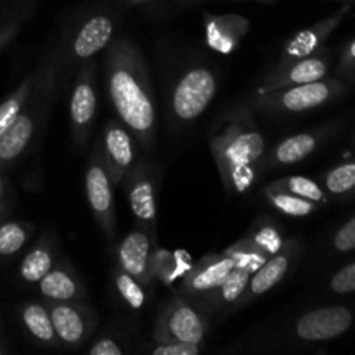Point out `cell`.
Masks as SVG:
<instances>
[{"label":"cell","mask_w":355,"mask_h":355,"mask_svg":"<svg viewBox=\"0 0 355 355\" xmlns=\"http://www.w3.org/2000/svg\"><path fill=\"white\" fill-rule=\"evenodd\" d=\"M106 94L116 118L144 149L156 139V104L148 62L130 37H118L104 58Z\"/></svg>","instance_id":"obj_1"},{"label":"cell","mask_w":355,"mask_h":355,"mask_svg":"<svg viewBox=\"0 0 355 355\" xmlns=\"http://www.w3.org/2000/svg\"><path fill=\"white\" fill-rule=\"evenodd\" d=\"M266 139L248 107L229 110L210 135V149L222 184L231 194H246L255 184L266 156Z\"/></svg>","instance_id":"obj_2"},{"label":"cell","mask_w":355,"mask_h":355,"mask_svg":"<svg viewBox=\"0 0 355 355\" xmlns=\"http://www.w3.org/2000/svg\"><path fill=\"white\" fill-rule=\"evenodd\" d=\"M58 76V58L52 59L51 62H45L37 71L33 90H31L23 111L17 114L14 123L0 135V170L9 168L28 151L31 141L40 130V125L47 116Z\"/></svg>","instance_id":"obj_3"},{"label":"cell","mask_w":355,"mask_h":355,"mask_svg":"<svg viewBox=\"0 0 355 355\" xmlns=\"http://www.w3.org/2000/svg\"><path fill=\"white\" fill-rule=\"evenodd\" d=\"M217 94V76L208 66H193L187 69L172 90L170 110L180 123L198 120Z\"/></svg>","instance_id":"obj_4"},{"label":"cell","mask_w":355,"mask_h":355,"mask_svg":"<svg viewBox=\"0 0 355 355\" xmlns=\"http://www.w3.org/2000/svg\"><path fill=\"white\" fill-rule=\"evenodd\" d=\"M208 335V322L194 302L186 300L182 295L172 298L158 315L153 331L155 343L177 340L186 343H200Z\"/></svg>","instance_id":"obj_5"},{"label":"cell","mask_w":355,"mask_h":355,"mask_svg":"<svg viewBox=\"0 0 355 355\" xmlns=\"http://www.w3.org/2000/svg\"><path fill=\"white\" fill-rule=\"evenodd\" d=\"M331 96V87L322 80L302 85L286 87V89L270 90V92H255L253 106L267 114L304 113L322 106Z\"/></svg>","instance_id":"obj_6"},{"label":"cell","mask_w":355,"mask_h":355,"mask_svg":"<svg viewBox=\"0 0 355 355\" xmlns=\"http://www.w3.org/2000/svg\"><path fill=\"white\" fill-rule=\"evenodd\" d=\"M113 182L101 151H94L85 172V193L90 211L107 238L116 232V208H114Z\"/></svg>","instance_id":"obj_7"},{"label":"cell","mask_w":355,"mask_h":355,"mask_svg":"<svg viewBox=\"0 0 355 355\" xmlns=\"http://www.w3.org/2000/svg\"><path fill=\"white\" fill-rule=\"evenodd\" d=\"M97 111L96 66L87 61L80 68L69 96V123H71L73 142L76 148H83L90 137L92 123Z\"/></svg>","instance_id":"obj_8"},{"label":"cell","mask_w":355,"mask_h":355,"mask_svg":"<svg viewBox=\"0 0 355 355\" xmlns=\"http://www.w3.org/2000/svg\"><path fill=\"white\" fill-rule=\"evenodd\" d=\"M45 304L61 345L76 349L90 338L97 326V318L92 309L87 307L83 302L45 300Z\"/></svg>","instance_id":"obj_9"},{"label":"cell","mask_w":355,"mask_h":355,"mask_svg":"<svg viewBox=\"0 0 355 355\" xmlns=\"http://www.w3.org/2000/svg\"><path fill=\"white\" fill-rule=\"evenodd\" d=\"M156 172L148 163H135L125 177L128 207L137 225L156 234Z\"/></svg>","instance_id":"obj_10"},{"label":"cell","mask_w":355,"mask_h":355,"mask_svg":"<svg viewBox=\"0 0 355 355\" xmlns=\"http://www.w3.org/2000/svg\"><path fill=\"white\" fill-rule=\"evenodd\" d=\"M155 236L137 225L116 246V263L121 270L134 276L146 288L151 286L155 277L151 272V255L155 250Z\"/></svg>","instance_id":"obj_11"},{"label":"cell","mask_w":355,"mask_h":355,"mask_svg":"<svg viewBox=\"0 0 355 355\" xmlns=\"http://www.w3.org/2000/svg\"><path fill=\"white\" fill-rule=\"evenodd\" d=\"M101 156L110 172L113 186L125 180L135 165V139L120 120H113L104 127Z\"/></svg>","instance_id":"obj_12"},{"label":"cell","mask_w":355,"mask_h":355,"mask_svg":"<svg viewBox=\"0 0 355 355\" xmlns=\"http://www.w3.org/2000/svg\"><path fill=\"white\" fill-rule=\"evenodd\" d=\"M114 35V19L110 12L90 14L75 31L69 45L73 62H87L90 58L107 49Z\"/></svg>","instance_id":"obj_13"},{"label":"cell","mask_w":355,"mask_h":355,"mask_svg":"<svg viewBox=\"0 0 355 355\" xmlns=\"http://www.w3.org/2000/svg\"><path fill=\"white\" fill-rule=\"evenodd\" d=\"M232 269L234 263L224 252L210 253L194 263L189 272L180 279V293L196 302L198 298L215 290Z\"/></svg>","instance_id":"obj_14"},{"label":"cell","mask_w":355,"mask_h":355,"mask_svg":"<svg viewBox=\"0 0 355 355\" xmlns=\"http://www.w3.org/2000/svg\"><path fill=\"white\" fill-rule=\"evenodd\" d=\"M352 314L345 307L315 309L302 315L295 324V333L304 342H326L349 331Z\"/></svg>","instance_id":"obj_15"},{"label":"cell","mask_w":355,"mask_h":355,"mask_svg":"<svg viewBox=\"0 0 355 355\" xmlns=\"http://www.w3.org/2000/svg\"><path fill=\"white\" fill-rule=\"evenodd\" d=\"M248 28V19L238 14H207L203 17L205 42L218 54H232L243 37H246Z\"/></svg>","instance_id":"obj_16"},{"label":"cell","mask_w":355,"mask_h":355,"mask_svg":"<svg viewBox=\"0 0 355 355\" xmlns=\"http://www.w3.org/2000/svg\"><path fill=\"white\" fill-rule=\"evenodd\" d=\"M326 73H328V64L324 59L309 55V58L277 66L270 75H267L257 92H270V90L286 89V87L302 85V83L318 82L324 78Z\"/></svg>","instance_id":"obj_17"},{"label":"cell","mask_w":355,"mask_h":355,"mask_svg":"<svg viewBox=\"0 0 355 355\" xmlns=\"http://www.w3.org/2000/svg\"><path fill=\"white\" fill-rule=\"evenodd\" d=\"M40 295L47 302H85L87 291L78 272L64 260L55 266L38 283Z\"/></svg>","instance_id":"obj_18"},{"label":"cell","mask_w":355,"mask_h":355,"mask_svg":"<svg viewBox=\"0 0 355 355\" xmlns=\"http://www.w3.org/2000/svg\"><path fill=\"white\" fill-rule=\"evenodd\" d=\"M295 259H297V243L286 241L279 253L270 257L255 274H252L248 290H246L245 304L253 300V298L262 297L267 291L274 290L290 274Z\"/></svg>","instance_id":"obj_19"},{"label":"cell","mask_w":355,"mask_h":355,"mask_svg":"<svg viewBox=\"0 0 355 355\" xmlns=\"http://www.w3.org/2000/svg\"><path fill=\"white\" fill-rule=\"evenodd\" d=\"M250 277H252V274H248L246 270L236 269L234 267V269L229 272V276L225 277L215 290H211L210 293L198 298L194 304H196L201 311L207 312V314L231 311L236 305L245 304Z\"/></svg>","instance_id":"obj_20"},{"label":"cell","mask_w":355,"mask_h":355,"mask_svg":"<svg viewBox=\"0 0 355 355\" xmlns=\"http://www.w3.org/2000/svg\"><path fill=\"white\" fill-rule=\"evenodd\" d=\"M58 262V243L47 232L37 241V245L23 257L19 263V277L28 284H38L42 277Z\"/></svg>","instance_id":"obj_21"},{"label":"cell","mask_w":355,"mask_h":355,"mask_svg":"<svg viewBox=\"0 0 355 355\" xmlns=\"http://www.w3.org/2000/svg\"><path fill=\"white\" fill-rule=\"evenodd\" d=\"M318 148V137L314 134L291 135V137L281 141L272 151L269 153L267 158H263V168H279V166L295 165L300 163Z\"/></svg>","instance_id":"obj_22"},{"label":"cell","mask_w":355,"mask_h":355,"mask_svg":"<svg viewBox=\"0 0 355 355\" xmlns=\"http://www.w3.org/2000/svg\"><path fill=\"white\" fill-rule=\"evenodd\" d=\"M19 319L23 322V328L28 335L44 347H58L61 345L55 335L54 324H52L51 314H49L47 304L40 302H28L19 309Z\"/></svg>","instance_id":"obj_23"},{"label":"cell","mask_w":355,"mask_h":355,"mask_svg":"<svg viewBox=\"0 0 355 355\" xmlns=\"http://www.w3.org/2000/svg\"><path fill=\"white\" fill-rule=\"evenodd\" d=\"M191 255L184 250L168 252V250L156 248L151 255V272L153 277L162 281L166 286H173L179 279H182L193 267Z\"/></svg>","instance_id":"obj_24"},{"label":"cell","mask_w":355,"mask_h":355,"mask_svg":"<svg viewBox=\"0 0 355 355\" xmlns=\"http://www.w3.org/2000/svg\"><path fill=\"white\" fill-rule=\"evenodd\" d=\"M245 236L255 248L266 253L267 257H274L276 253H279L283 250L284 243H286L279 225L269 217L257 218L255 224L252 225V229Z\"/></svg>","instance_id":"obj_25"},{"label":"cell","mask_w":355,"mask_h":355,"mask_svg":"<svg viewBox=\"0 0 355 355\" xmlns=\"http://www.w3.org/2000/svg\"><path fill=\"white\" fill-rule=\"evenodd\" d=\"M326 33V26L318 28H307V30L300 31V33L295 35L293 38L284 44L283 47V54H281L279 64H288V62H293L297 59H304L309 58V55L314 54L318 51V47L321 45L322 38H324Z\"/></svg>","instance_id":"obj_26"},{"label":"cell","mask_w":355,"mask_h":355,"mask_svg":"<svg viewBox=\"0 0 355 355\" xmlns=\"http://www.w3.org/2000/svg\"><path fill=\"white\" fill-rule=\"evenodd\" d=\"M35 80H37V73L28 75L26 78H23V82L16 87V90L0 103V135L14 123L17 114L23 111L24 104H26L31 90H33Z\"/></svg>","instance_id":"obj_27"},{"label":"cell","mask_w":355,"mask_h":355,"mask_svg":"<svg viewBox=\"0 0 355 355\" xmlns=\"http://www.w3.org/2000/svg\"><path fill=\"white\" fill-rule=\"evenodd\" d=\"M263 194L269 200L270 207H274L277 211L288 215V217H307V215L314 211V203L312 201L304 200V198L297 196L293 193H288L284 189L267 186Z\"/></svg>","instance_id":"obj_28"},{"label":"cell","mask_w":355,"mask_h":355,"mask_svg":"<svg viewBox=\"0 0 355 355\" xmlns=\"http://www.w3.org/2000/svg\"><path fill=\"white\" fill-rule=\"evenodd\" d=\"M224 253L232 260L236 269L246 270L248 274H255L257 270L270 259L266 253L260 252L259 248H255V246L246 239V236H243V238L238 239L234 245H231L227 250H224Z\"/></svg>","instance_id":"obj_29"},{"label":"cell","mask_w":355,"mask_h":355,"mask_svg":"<svg viewBox=\"0 0 355 355\" xmlns=\"http://www.w3.org/2000/svg\"><path fill=\"white\" fill-rule=\"evenodd\" d=\"M31 227L24 222H0V259H10L26 246Z\"/></svg>","instance_id":"obj_30"},{"label":"cell","mask_w":355,"mask_h":355,"mask_svg":"<svg viewBox=\"0 0 355 355\" xmlns=\"http://www.w3.org/2000/svg\"><path fill=\"white\" fill-rule=\"evenodd\" d=\"M113 277H114V286H116V291L121 297V300H123L132 311H141L146 304L144 284L139 283L134 276H130L128 272L121 270L120 267L114 270Z\"/></svg>","instance_id":"obj_31"},{"label":"cell","mask_w":355,"mask_h":355,"mask_svg":"<svg viewBox=\"0 0 355 355\" xmlns=\"http://www.w3.org/2000/svg\"><path fill=\"white\" fill-rule=\"evenodd\" d=\"M269 186L297 194V196L312 201V203L324 201V193H322L321 187H319L314 180L307 179V177H302V175L286 177V179L274 180V182L269 184Z\"/></svg>","instance_id":"obj_32"},{"label":"cell","mask_w":355,"mask_h":355,"mask_svg":"<svg viewBox=\"0 0 355 355\" xmlns=\"http://www.w3.org/2000/svg\"><path fill=\"white\" fill-rule=\"evenodd\" d=\"M326 187L333 194H343L355 187V163L336 166L326 175Z\"/></svg>","instance_id":"obj_33"},{"label":"cell","mask_w":355,"mask_h":355,"mask_svg":"<svg viewBox=\"0 0 355 355\" xmlns=\"http://www.w3.org/2000/svg\"><path fill=\"white\" fill-rule=\"evenodd\" d=\"M153 355H198L201 354L200 343H186L177 340H166V342L155 343L151 349Z\"/></svg>","instance_id":"obj_34"},{"label":"cell","mask_w":355,"mask_h":355,"mask_svg":"<svg viewBox=\"0 0 355 355\" xmlns=\"http://www.w3.org/2000/svg\"><path fill=\"white\" fill-rule=\"evenodd\" d=\"M331 290L335 293H352L355 291V262L343 267L331 279Z\"/></svg>","instance_id":"obj_35"},{"label":"cell","mask_w":355,"mask_h":355,"mask_svg":"<svg viewBox=\"0 0 355 355\" xmlns=\"http://www.w3.org/2000/svg\"><path fill=\"white\" fill-rule=\"evenodd\" d=\"M335 248L340 252H350L355 248V217L336 232Z\"/></svg>","instance_id":"obj_36"},{"label":"cell","mask_w":355,"mask_h":355,"mask_svg":"<svg viewBox=\"0 0 355 355\" xmlns=\"http://www.w3.org/2000/svg\"><path fill=\"white\" fill-rule=\"evenodd\" d=\"M90 355H123L120 343L111 336H101L89 347Z\"/></svg>","instance_id":"obj_37"},{"label":"cell","mask_w":355,"mask_h":355,"mask_svg":"<svg viewBox=\"0 0 355 355\" xmlns=\"http://www.w3.org/2000/svg\"><path fill=\"white\" fill-rule=\"evenodd\" d=\"M21 28V19H12V21H6V23L0 24V51L12 40L14 37L17 35Z\"/></svg>","instance_id":"obj_38"},{"label":"cell","mask_w":355,"mask_h":355,"mask_svg":"<svg viewBox=\"0 0 355 355\" xmlns=\"http://www.w3.org/2000/svg\"><path fill=\"white\" fill-rule=\"evenodd\" d=\"M6 193H7L6 179H3V175L0 173V222H2L3 208H6Z\"/></svg>","instance_id":"obj_39"},{"label":"cell","mask_w":355,"mask_h":355,"mask_svg":"<svg viewBox=\"0 0 355 355\" xmlns=\"http://www.w3.org/2000/svg\"><path fill=\"white\" fill-rule=\"evenodd\" d=\"M123 6H139V3H146V2H151V0H120Z\"/></svg>","instance_id":"obj_40"},{"label":"cell","mask_w":355,"mask_h":355,"mask_svg":"<svg viewBox=\"0 0 355 355\" xmlns=\"http://www.w3.org/2000/svg\"><path fill=\"white\" fill-rule=\"evenodd\" d=\"M350 58L355 59V42L352 45H350Z\"/></svg>","instance_id":"obj_41"},{"label":"cell","mask_w":355,"mask_h":355,"mask_svg":"<svg viewBox=\"0 0 355 355\" xmlns=\"http://www.w3.org/2000/svg\"><path fill=\"white\" fill-rule=\"evenodd\" d=\"M255 2H276V0H255Z\"/></svg>","instance_id":"obj_42"},{"label":"cell","mask_w":355,"mask_h":355,"mask_svg":"<svg viewBox=\"0 0 355 355\" xmlns=\"http://www.w3.org/2000/svg\"><path fill=\"white\" fill-rule=\"evenodd\" d=\"M3 352H6V349H3V347H2V345H0V355H2Z\"/></svg>","instance_id":"obj_43"}]
</instances>
